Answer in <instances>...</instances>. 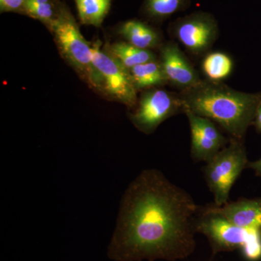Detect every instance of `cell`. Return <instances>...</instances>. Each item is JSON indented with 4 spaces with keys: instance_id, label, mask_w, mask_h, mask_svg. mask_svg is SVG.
I'll return each instance as SVG.
<instances>
[{
    "instance_id": "obj_1",
    "label": "cell",
    "mask_w": 261,
    "mask_h": 261,
    "mask_svg": "<svg viewBox=\"0 0 261 261\" xmlns=\"http://www.w3.org/2000/svg\"><path fill=\"white\" fill-rule=\"evenodd\" d=\"M199 210L192 196L159 170H145L123 196L108 257L114 261L187 258L195 250Z\"/></svg>"
},
{
    "instance_id": "obj_2",
    "label": "cell",
    "mask_w": 261,
    "mask_h": 261,
    "mask_svg": "<svg viewBox=\"0 0 261 261\" xmlns=\"http://www.w3.org/2000/svg\"><path fill=\"white\" fill-rule=\"evenodd\" d=\"M185 110L219 124L231 139L243 141L253 125L261 93H247L222 82L202 80L197 87L179 94Z\"/></svg>"
},
{
    "instance_id": "obj_3",
    "label": "cell",
    "mask_w": 261,
    "mask_h": 261,
    "mask_svg": "<svg viewBox=\"0 0 261 261\" xmlns=\"http://www.w3.org/2000/svg\"><path fill=\"white\" fill-rule=\"evenodd\" d=\"M197 232L205 235L214 254L240 249L247 260L261 258V229L240 227L230 222L214 205L201 207L195 221Z\"/></svg>"
},
{
    "instance_id": "obj_4",
    "label": "cell",
    "mask_w": 261,
    "mask_h": 261,
    "mask_svg": "<svg viewBox=\"0 0 261 261\" xmlns=\"http://www.w3.org/2000/svg\"><path fill=\"white\" fill-rule=\"evenodd\" d=\"M47 27L61 56L91 86L102 90V79L92 61V45L83 37L69 11L61 8Z\"/></svg>"
},
{
    "instance_id": "obj_5",
    "label": "cell",
    "mask_w": 261,
    "mask_h": 261,
    "mask_svg": "<svg viewBox=\"0 0 261 261\" xmlns=\"http://www.w3.org/2000/svg\"><path fill=\"white\" fill-rule=\"evenodd\" d=\"M206 163L205 181L214 196V205L220 207L227 203L231 187L247 167L249 162L243 141L231 138L228 145Z\"/></svg>"
},
{
    "instance_id": "obj_6",
    "label": "cell",
    "mask_w": 261,
    "mask_h": 261,
    "mask_svg": "<svg viewBox=\"0 0 261 261\" xmlns=\"http://www.w3.org/2000/svg\"><path fill=\"white\" fill-rule=\"evenodd\" d=\"M92 61L100 75L102 91L113 100L127 107L137 106V92L130 76L129 70L120 63L108 51L106 46L97 42L92 45Z\"/></svg>"
},
{
    "instance_id": "obj_7",
    "label": "cell",
    "mask_w": 261,
    "mask_h": 261,
    "mask_svg": "<svg viewBox=\"0 0 261 261\" xmlns=\"http://www.w3.org/2000/svg\"><path fill=\"white\" fill-rule=\"evenodd\" d=\"M130 121L139 130L146 135L153 133L156 128L173 116L184 113L179 94L160 88L147 89L138 99Z\"/></svg>"
},
{
    "instance_id": "obj_8",
    "label": "cell",
    "mask_w": 261,
    "mask_h": 261,
    "mask_svg": "<svg viewBox=\"0 0 261 261\" xmlns=\"http://www.w3.org/2000/svg\"><path fill=\"white\" fill-rule=\"evenodd\" d=\"M170 29L173 37L195 56L208 53L219 34L216 18L206 12H195L177 18Z\"/></svg>"
},
{
    "instance_id": "obj_9",
    "label": "cell",
    "mask_w": 261,
    "mask_h": 261,
    "mask_svg": "<svg viewBox=\"0 0 261 261\" xmlns=\"http://www.w3.org/2000/svg\"><path fill=\"white\" fill-rule=\"evenodd\" d=\"M185 113L191 130V155L196 162L208 161L228 145L229 141L221 133L216 123L189 110Z\"/></svg>"
},
{
    "instance_id": "obj_10",
    "label": "cell",
    "mask_w": 261,
    "mask_h": 261,
    "mask_svg": "<svg viewBox=\"0 0 261 261\" xmlns=\"http://www.w3.org/2000/svg\"><path fill=\"white\" fill-rule=\"evenodd\" d=\"M159 61L167 83L181 92L194 88L202 82L197 70L176 42L161 46Z\"/></svg>"
},
{
    "instance_id": "obj_11",
    "label": "cell",
    "mask_w": 261,
    "mask_h": 261,
    "mask_svg": "<svg viewBox=\"0 0 261 261\" xmlns=\"http://www.w3.org/2000/svg\"><path fill=\"white\" fill-rule=\"evenodd\" d=\"M214 206L218 212L236 226L261 229V199H240L220 207Z\"/></svg>"
},
{
    "instance_id": "obj_12",
    "label": "cell",
    "mask_w": 261,
    "mask_h": 261,
    "mask_svg": "<svg viewBox=\"0 0 261 261\" xmlns=\"http://www.w3.org/2000/svg\"><path fill=\"white\" fill-rule=\"evenodd\" d=\"M118 34L126 42L144 49L161 47L159 33L148 24L138 20H130L120 27Z\"/></svg>"
},
{
    "instance_id": "obj_13",
    "label": "cell",
    "mask_w": 261,
    "mask_h": 261,
    "mask_svg": "<svg viewBox=\"0 0 261 261\" xmlns=\"http://www.w3.org/2000/svg\"><path fill=\"white\" fill-rule=\"evenodd\" d=\"M137 91L157 88L167 83L159 60L136 65L129 69Z\"/></svg>"
},
{
    "instance_id": "obj_14",
    "label": "cell",
    "mask_w": 261,
    "mask_h": 261,
    "mask_svg": "<svg viewBox=\"0 0 261 261\" xmlns=\"http://www.w3.org/2000/svg\"><path fill=\"white\" fill-rule=\"evenodd\" d=\"M106 46L111 54L128 70L136 65L158 59L150 49H141L126 42H116Z\"/></svg>"
},
{
    "instance_id": "obj_15",
    "label": "cell",
    "mask_w": 261,
    "mask_h": 261,
    "mask_svg": "<svg viewBox=\"0 0 261 261\" xmlns=\"http://www.w3.org/2000/svg\"><path fill=\"white\" fill-rule=\"evenodd\" d=\"M233 63L231 57L222 51H212L204 57L202 70L207 80L222 82L227 79L233 70Z\"/></svg>"
},
{
    "instance_id": "obj_16",
    "label": "cell",
    "mask_w": 261,
    "mask_h": 261,
    "mask_svg": "<svg viewBox=\"0 0 261 261\" xmlns=\"http://www.w3.org/2000/svg\"><path fill=\"white\" fill-rule=\"evenodd\" d=\"M112 0H74L81 23L100 27Z\"/></svg>"
},
{
    "instance_id": "obj_17",
    "label": "cell",
    "mask_w": 261,
    "mask_h": 261,
    "mask_svg": "<svg viewBox=\"0 0 261 261\" xmlns=\"http://www.w3.org/2000/svg\"><path fill=\"white\" fill-rule=\"evenodd\" d=\"M190 0H145L144 12L149 18L162 20L190 5Z\"/></svg>"
},
{
    "instance_id": "obj_18",
    "label": "cell",
    "mask_w": 261,
    "mask_h": 261,
    "mask_svg": "<svg viewBox=\"0 0 261 261\" xmlns=\"http://www.w3.org/2000/svg\"><path fill=\"white\" fill-rule=\"evenodd\" d=\"M59 10H56V5L51 1L44 4H31L25 3L24 14L40 20L48 27L56 18Z\"/></svg>"
},
{
    "instance_id": "obj_19",
    "label": "cell",
    "mask_w": 261,
    "mask_h": 261,
    "mask_svg": "<svg viewBox=\"0 0 261 261\" xmlns=\"http://www.w3.org/2000/svg\"><path fill=\"white\" fill-rule=\"evenodd\" d=\"M25 0H0L1 13L13 12L24 13Z\"/></svg>"
},
{
    "instance_id": "obj_20",
    "label": "cell",
    "mask_w": 261,
    "mask_h": 261,
    "mask_svg": "<svg viewBox=\"0 0 261 261\" xmlns=\"http://www.w3.org/2000/svg\"><path fill=\"white\" fill-rule=\"evenodd\" d=\"M253 125L256 128L257 132L261 133V99L257 106Z\"/></svg>"
},
{
    "instance_id": "obj_21",
    "label": "cell",
    "mask_w": 261,
    "mask_h": 261,
    "mask_svg": "<svg viewBox=\"0 0 261 261\" xmlns=\"http://www.w3.org/2000/svg\"><path fill=\"white\" fill-rule=\"evenodd\" d=\"M247 167L251 168L255 171L257 176L261 177V159L255 162H249L247 164Z\"/></svg>"
}]
</instances>
